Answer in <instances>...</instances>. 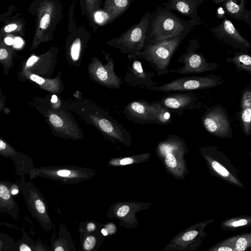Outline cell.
Returning <instances> with one entry per match:
<instances>
[{"label": "cell", "instance_id": "cell-42", "mask_svg": "<svg viewBox=\"0 0 251 251\" xmlns=\"http://www.w3.org/2000/svg\"><path fill=\"white\" fill-rule=\"evenodd\" d=\"M8 55V52L5 49H0V60L5 59Z\"/></svg>", "mask_w": 251, "mask_h": 251}, {"label": "cell", "instance_id": "cell-20", "mask_svg": "<svg viewBox=\"0 0 251 251\" xmlns=\"http://www.w3.org/2000/svg\"><path fill=\"white\" fill-rule=\"evenodd\" d=\"M131 2L129 0H106L103 3V11L109 15L111 22L124 13Z\"/></svg>", "mask_w": 251, "mask_h": 251}, {"label": "cell", "instance_id": "cell-11", "mask_svg": "<svg viewBox=\"0 0 251 251\" xmlns=\"http://www.w3.org/2000/svg\"><path fill=\"white\" fill-rule=\"evenodd\" d=\"M102 53L106 63L103 64L97 57L92 58L88 67L89 75L92 80L103 86L120 88L122 79L114 72L113 60L107 53Z\"/></svg>", "mask_w": 251, "mask_h": 251}, {"label": "cell", "instance_id": "cell-32", "mask_svg": "<svg viewBox=\"0 0 251 251\" xmlns=\"http://www.w3.org/2000/svg\"><path fill=\"white\" fill-rule=\"evenodd\" d=\"M211 165L212 168L216 172L223 177H227L229 175V173L227 170L218 162L213 161Z\"/></svg>", "mask_w": 251, "mask_h": 251}, {"label": "cell", "instance_id": "cell-1", "mask_svg": "<svg viewBox=\"0 0 251 251\" xmlns=\"http://www.w3.org/2000/svg\"><path fill=\"white\" fill-rule=\"evenodd\" d=\"M200 25L191 20H184L160 5L151 12L144 47L172 37L188 35L195 26Z\"/></svg>", "mask_w": 251, "mask_h": 251}, {"label": "cell", "instance_id": "cell-43", "mask_svg": "<svg viewBox=\"0 0 251 251\" xmlns=\"http://www.w3.org/2000/svg\"><path fill=\"white\" fill-rule=\"evenodd\" d=\"M33 251H47L41 243L36 244L34 247Z\"/></svg>", "mask_w": 251, "mask_h": 251}, {"label": "cell", "instance_id": "cell-36", "mask_svg": "<svg viewBox=\"0 0 251 251\" xmlns=\"http://www.w3.org/2000/svg\"><path fill=\"white\" fill-rule=\"evenodd\" d=\"M251 107L246 108L243 109L242 113V119L243 122L246 123L251 122Z\"/></svg>", "mask_w": 251, "mask_h": 251}, {"label": "cell", "instance_id": "cell-22", "mask_svg": "<svg viewBox=\"0 0 251 251\" xmlns=\"http://www.w3.org/2000/svg\"><path fill=\"white\" fill-rule=\"evenodd\" d=\"M226 60L235 65L237 73L245 71L251 74V57L248 51H238L234 53L233 57H227Z\"/></svg>", "mask_w": 251, "mask_h": 251}, {"label": "cell", "instance_id": "cell-39", "mask_svg": "<svg viewBox=\"0 0 251 251\" xmlns=\"http://www.w3.org/2000/svg\"><path fill=\"white\" fill-rule=\"evenodd\" d=\"M17 27L15 24H11L6 25L4 28V31L6 32H9L15 30Z\"/></svg>", "mask_w": 251, "mask_h": 251}, {"label": "cell", "instance_id": "cell-38", "mask_svg": "<svg viewBox=\"0 0 251 251\" xmlns=\"http://www.w3.org/2000/svg\"><path fill=\"white\" fill-rule=\"evenodd\" d=\"M19 251H33L31 248L26 243H21L19 247Z\"/></svg>", "mask_w": 251, "mask_h": 251}, {"label": "cell", "instance_id": "cell-17", "mask_svg": "<svg viewBox=\"0 0 251 251\" xmlns=\"http://www.w3.org/2000/svg\"><path fill=\"white\" fill-rule=\"evenodd\" d=\"M237 0H226L221 5L225 14L232 19L245 22L251 26V11L245 7V0H240L238 4Z\"/></svg>", "mask_w": 251, "mask_h": 251}, {"label": "cell", "instance_id": "cell-46", "mask_svg": "<svg viewBox=\"0 0 251 251\" xmlns=\"http://www.w3.org/2000/svg\"><path fill=\"white\" fill-rule=\"evenodd\" d=\"M7 226L10 227H14L15 228H17L16 226H14L13 225H11L7 223L2 222L0 221V226Z\"/></svg>", "mask_w": 251, "mask_h": 251}, {"label": "cell", "instance_id": "cell-6", "mask_svg": "<svg viewBox=\"0 0 251 251\" xmlns=\"http://www.w3.org/2000/svg\"><path fill=\"white\" fill-rule=\"evenodd\" d=\"M151 12L144 14L140 22L134 25L119 36L106 42L131 56L141 51L145 46L146 34Z\"/></svg>", "mask_w": 251, "mask_h": 251}, {"label": "cell", "instance_id": "cell-9", "mask_svg": "<svg viewBox=\"0 0 251 251\" xmlns=\"http://www.w3.org/2000/svg\"><path fill=\"white\" fill-rule=\"evenodd\" d=\"M225 80L220 75L209 74L204 76H191L176 78L151 90L164 92H185L209 89L222 85Z\"/></svg>", "mask_w": 251, "mask_h": 251}, {"label": "cell", "instance_id": "cell-41", "mask_svg": "<svg viewBox=\"0 0 251 251\" xmlns=\"http://www.w3.org/2000/svg\"><path fill=\"white\" fill-rule=\"evenodd\" d=\"M23 44V40L19 37H16L14 40V46L16 48H20L21 47Z\"/></svg>", "mask_w": 251, "mask_h": 251}, {"label": "cell", "instance_id": "cell-37", "mask_svg": "<svg viewBox=\"0 0 251 251\" xmlns=\"http://www.w3.org/2000/svg\"><path fill=\"white\" fill-rule=\"evenodd\" d=\"M38 60V58L35 55H33L31 56L27 60L26 62V66H30L37 62Z\"/></svg>", "mask_w": 251, "mask_h": 251}, {"label": "cell", "instance_id": "cell-3", "mask_svg": "<svg viewBox=\"0 0 251 251\" xmlns=\"http://www.w3.org/2000/svg\"><path fill=\"white\" fill-rule=\"evenodd\" d=\"M186 36L174 37L148 45L141 51L128 57L129 59H143L148 61L158 75L168 74L171 57Z\"/></svg>", "mask_w": 251, "mask_h": 251}, {"label": "cell", "instance_id": "cell-31", "mask_svg": "<svg viewBox=\"0 0 251 251\" xmlns=\"http://www.w3.org/2000/svg\"><path fill=\"white\" fill-rule=\"evenodd\" d=\"M99 0H86V7L87 11L89 14V17L92 19L94 13L99 8L98 4Z\"/></svg>", "mask_w": 251, "mask_h": 251}, {"label": "cell", "instance_id": "cell-25", "mask_svg": "<svg viewBox=\"0 0 251 251\" xmlns=\"http://www.w3.org/2000/svg\"><path fill=\"white\" fill-rule=\"evenodd\" d=\"M147 154H138L128 155L120 157H112L107 161L110 167H121L126 165L140 163L146 160Z\"/></svg>", "mask_w": 251, "mask_h": 251}, {"label": "cell", "instance_id": "cell-24", "mask_svg": "<svg viewBox=\"0 0 251 251\" xmlns=\"http://www.w3.org/2000/svg\"><path fill=\"white\" fill-rule=\"evenodd\" d=\"M59 76L60 75L55 78L49 79L44 78L35 74H32L30 75V78L48 91L60 94L65 88Z\"/></svg>", "mask_w": 251, "mask_h": 251}, {"label": "cell", "instance_id": "cell-33", "mask_svg": "<svg viewBox=\"0 0 251 251\" xmlns=\"http://www.w3.org/2000/svg\"><path fill=\"white\" fill-rule=\"evenodd\" d=\"M204 124L207 130L210 132H214L217 128V125L216 121L211 118L208 117L206 118L204 120Z\"/></svg>", "mask_w": 251, "mask_h": 251}, {"label": "cell", "instance_id": "cell-48", "mask_svg": "<svg viewBox=\"0 0 251 251\" xmlns=\"http://www.w3.org/2000/svg\"><path fill=\"white\" fill-rule=\"evenodd\" d=\"M170 115L169 114V112H165V114H164V117L166 119H168L169 118H170Z\"/></svg>", "mask_w": 251, "mask_h": 251}, {"label": "cell", "instance_id": "cell-44", "mask_svg": "<svg viewBox=\"0 0 251 251\" xmlns=\"http://www.w3.org/2000/svg\"><path fill=\"white\" fill-rule=\"evenodd\" d=\"M96 226L93 223H89L87 225V230L88 231H93L96 229Z\"/></svg>", "mask_w": 251, "mask_h": 251}, {"label": "cell", "instance_id": "cell-18", "mask_svg": "<svg viewBox=\"0 0 251 251\" xmlns=\"http://www.w3.org/2000/svg\"><path fill=\"white\" fill-rule=\"evenodd\" d=\"M142 207L138 202L133 201H120L114 203L110 208L111 216L120 220H133L135 221V214Z\"/></svg>", "mask_w": 251, "mask_h": 251}, {"label": "cell", "instance_id": "cell-12", "mask_svg": "<svg viewBox=\"0 0 251 251\" xmlns=\"http://www.w3.org/2000/svg\"><path fill=\"white\" fill-rule=\"evenodd\" d=\"M210 32L220 41L240 51H248L251 48L250 42L226 16L219 25L210 29Z\"/></svg>", "mask_w": 251, "mask_h": 251}, {"label": "cell", "instance_id": "cell-45", "mask_svg": "<svg viewBox=\"0 0 251 251\" xmlns=\"http://www.w3.org/2000/svg\"><path fill=\"white\" fill-rule=\"evenodd\" d=\"M5 43L8 45H11L14 44V39L11 38V37H6L4 39Z\"/></svg>", "mask_w": 251, "mask_h": 251}, {"label": "cell", "instance_id": "cell-49", "mask_svg": "<svg viewBox=\"0 0 251 251\" xmlns=\"http://www.w3.org/2000/svg\"><path fill=\"white\" fill-rule=\"evenodd\" d=\"M4 246V242L3 241L0 239V251L2 249Z\"/></svg>", "mask_w": 251, "mask_h": 251}, {"label": "cell", "instance_id": "cell-35", "mask_svg": "<svg viewBox=\"0 0 251 251\" xmlns=\"http://www.w3.org/2000/svg\"><path fill=\"white\" fill-rule=\"evenodd\" d=\"M165 163L168 167L172 168L176 167L177 165V162L175 157L171 153H168L166 155Z\"/></svg>", "mask_w": 251, "mask_h": 251}, {"label": "cell", "instance_id": "cell-21", "mask_svg": "<svg viewBox=\"0 0 251 251\" xmlns=\"http://www.w3.org/2000/svg\"><path fill=\"white\" fill-rule=\"evenodd\" d=\"M151 106H148L145 102L133 101L129 103L125 107L124 113L129 120L135 121L139 118L145 116Z\"/></svg>", "mask_w": 251, "mask_h": 251}, {"label": "cell", "instance_id": "cell-14", "mask_svg": "<svg viewBox=\"0 0 251 251\" xmlns=\"http://www.w3.org/2000/svg\"><path fill=\"white\" fill-rule=\"evenodd\" d=\"M155 75L154 72L145 71L141 62L136 60L126 75L125 80L133 86L151 90L157 84L152 79Z\"/></svg>", "mask_w": 251, "mask_h": 251}, {"label": "cell", "instance_id": "cell-28", "mask_svg": "<svg viewBox=\"0 0 251 251\" xmlns=\"http://www.w3.org/2000/svg\"><path fill=\"white\" fill-rule=\"evenodd\" d=\"M69 238L60 236L53 243V251H72Z\"/></svg>", "mask_w": 251, "mask_h": 251}, {"label": "cell", "instance_id": "cell-15", "mask_svg": "<svg viewBox=\"0 0 251 251\" xmlns=\"http://www.w3.org/2000/svg\"><path fill=\"white\" fill-rule=\"evenodd\" d=\"M204 0H169L162 3L166 8L171 10H175L181 15L190 18L191 21L201 24L202 22L198 14L199 6L201 4Z\"/></svg>", "mask_w": 251, "mask_h": 251}, {"label": "cell", "instance_id": "cell-26", "mask_svg": "<svg viewBox=\"0 0 251 251\" xmlns=\"http://www.w3.org/2000/svg\"><path fill=\"white\" fill-rule=\"evenodd\" d=\"M251 218L250 217H237L226 220L221 224V228L226 230L235 229L239 227L250 226Z\"/></svg>", "mask_w": 251, "mask_h": 251}, {"label": "cell", "instance_id": "cell-23", "mask_svg": "<svg viewBox=\"0 0 251 251\" xmlns=\"http://www.w3.org/2000/svg\"><path fill=\"white\" fill-rule=\"evenodd\" d=\"M221 243L231 247L233 251H245L251 246V233L237 235L226 239Z\"/></svg>", "mask_w": 251, "mask_h": 251}, {"label": "cell", "instance_id": "cell-47", "mask_svg": "<svg viewBox=\"0 0 251 251\" xmlns=\"http://www.w3.org/2000/svg\"><path fill=\"white\" fill-rule=\"evenodd\" d=\"M226 1V0H212V1L217 4H222L224 2H225Z\"/></svg>", "mask_w": 251, "mask_h": 251}, {"label": "cell", "instance_id": "cell-34", "mask_svg": "<svg viewBox=\"0 0 251 251\" xmlns=\"http://www.w3.org/2000/svg\"><path fill=\"white\" fill-rule=\"evenodd\" d=\"M206 251H233V249L221 242L210 248Z\"/></svg>", "mask_w": 251, "mask_h": 251}, {"label": "cell", "instance_id": "cell-5", "mask_svg": "<svg viewBox=\"0 0 251 251\" xmlns=\"http://www.w3.org/2000/svg\"><path fill=\"white\" fill-rule=\"evenodd\" d=\"M42 114L54 135L74 140L84 138L77 122L67 109L56 106L43 111Z\"/></svg>", "mask_w": 251, "mask_h": 251}, {"label": "cell", "instance_id": "cell-16", "mask_svg": "<svg viewBox=\"0 0 251 251\" xmlns=\"http://www.w3.org/2000/svg\"><path fill=\"white\" fill-rule=\"evenodd\" d=\"M13 182L0 180V212L6 213L17 220L20 208L11 193Z\"/></svg>", "mask_w": 251, "mask_h": 251}, {"label": "cell", "instance_id": "cell-7", "mask_svg": "<svg viewBox=\"0 0 251 251\" xmlns=\"http://www.w3.org/2000/svg\"><path fill=\"white\" fill-rule=\"evenodd\" d=\"M19 187L30 214L44 229H50L52 224L43 194L31 181H26L25 177H20Z\"/></svg>", "mask_w": 251, "mask_h": 251}, {"label": "cell", "instance_id": "cell-40", "mask_svg": "<svg viewBox=\"0 0 251 251\" xmlns=\"http://www.w3.org/2000/svg\"><path fill=\"white\" fill-rule=\"evenodd\" d=\"M225 12L223 9V8L220 6L218 10H217V13L216 14V16L219 19H223L225 16Z\"/></svg>", "mask_w": 251, "mask_h": 251}, {"label": "cell", "instance_id": "cell-4", "mask_svg": "<svg viewBox=\"0 0 251 251\" xmlns=\"http://www.w3.org/2000/svg\"><path fill=\"white\" fill-rule=\"evenodd\" d=\"M97 175L93 169L75 165L34 167L29 176L31 180L43 177L64 184H75L89 180Z\"/></svg>", "mask_w": 251, "mask_h": 251}, {"label": "cell", "instance_id": "cell-27", "mask_svg": "<svg viewBox=\"0 0 251 251\" xmlns=\"http://www.w3.org/2000/svg\"><path fill=\"white\" fill-rule=\"evenodd\" d=\"M83 44V41L80 37H77L70 45L68 51L70 62L76 63L80 60Z\"/></svg>", "mask_w": 251, "mask_h": 251}, {"label": "cell", "instance_id": "cell-13", "mask_svg": "<svg viewBox=\"0 0 251 251\" xmlns=\"http://www.w3.org/2000/svg\"><path fill=\"white\" fill-rule=\"evenodd\" d=\"M0 155L10 159L13 162L16 174L20 177L29 175L34 167L32 159L21 151L16 150L13 147L0 136Z\"/></svg>", "mask_w": 251, "mask_h": 251}, {"label": "cell", "instance_id": "cell-10", "mask_svg": "<svg viewBox=\"0 0 251 251\" xmlns=\"http://www.w3.org/2000/svg\"><path fill=\"white\" fill-rule=\"evenodd\" d=\"M212 220L196 224L177 234L163 251H194L201 246L206 236V226Z\"/></svg>", "mask_w": 251, "mask_h": 251}, {"label": "cell", "instance_id": "cell-19", "mask_svg": "<svg viewBox=\"0 0 251 251\" xmlns=\"http://www.w3.org/2000/svg\"><path fill=\"white\" fill-rule=\"evenodd\" d=\"M196 100V96L192 93H176L164 97L162 102L168 108L178 109L192 104Z\"/></svg>", "mask_w": 251, "mask_h": 251}, {"label": "cell", "instance_id": "cell-50", "mask_svg": "<svg viewBox=\"0 0 251 251\" xmlns=\"http://www.w3.org/2000/svg\"><path fill=\"white\" fill-rule=\"evenodd\" d=\"M101 232L103 233V234L104 235H107L108 234L107 232H106V231L104 229H102L101 230Z\"/></svg>", "mask_w": 251, "mask_h": 251}, {"label": "cell", "instance_id": "cell-29", "mask_svg": "<svg viewBox=\"0 0 251 251\" xmlns=\"http://www.w3.org/2000/svg\"><path fill=\"white\" fill-rule=\"evenodd\" d=\"M241 104L243 109L251 106V90L250 86L242 91Z\"/></svg>", "mask_w": 251, "mask_h": 251}, {"label": "cell", "instance_id": "cell-8", "mask_svg": "<svg viewBox=\"0 0 251 251\" xmlns=\"http://www.w3.org/2000/svg\"><path fill=\"white\" fill-rule=\"evenodd\" d=\"M189 43L186 51L181 54L177 60L183 66L176 69H171L169 72L180 75L198 74L218 68L219 65L216 62H208L201 53L198 52L200 46L197 40L191 39Z\"/></svg>", "mask_w": 251, "mask_h": 251}, {"label": "cell", "instance_id": "cell-2", "mask_svg": "<svg viewBox=\"0 0 251 251\" xmlns=\"http://www.w3.org/2000/svg\"><path fill=\"white\" fill-rule=\"evenodd\" d=\"M73 110L87 124L95 127L105 139L114 144L131 146L132 141L129 133L105 111L92 106L73 108Z\"/></svg>", "mask_w": 251, "mask_h": 251}, {"label": "cell", "instance_id": "cell-30", "mask_svg": "<svg viewBox=\"0 0 251 251\" xmlns=\"http://www.w3.org/2000/svg\"><path fill=\"white\" fill-rule=\"evenodd\" d=\"M97 243L96 238L92 235L87 236L84 240L83 248L84 251H92Z\"/></svg>", "mask_w": 251, "mask_h": 251}]
</instances>
